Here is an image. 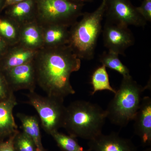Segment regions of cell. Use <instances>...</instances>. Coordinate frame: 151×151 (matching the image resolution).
Masks as SVG:
<instances>
[{
  "label": "cell",
  "mask_w": 151,
  "mask_h": 151,
  "mask_svg": "<svg viewBox=\"0 0 151 151\" xmlns=\"http://www.w3.org/2000/svg\"><path fill=\"white\" fill-rule=\"evenodd\" d=\"M81 60L68 45L40 49L33 60L37 84L47 96L64 100L75 93L70 77L80 69Z\"/></svg>",
  "instance_id": "1"
},
{
  "label": "cell",
  "mask_w": 151,
  "mask_h": 151,
  "mask_svg": "<svg viewBox=\"0 0 151 151\" xmlns=\"http://www.w3.org/2000/svg\"><path fill=\"white\" fill-rule=\"evenodd\" d=\"M106 118L99 105L77 100L66 107L63 128L72 137L90 140L102 133Z\"/></svg>",
  "instance_id": "2"
},
{
  "label": "cell",
  "mask_w": 151,
  "mask_h": 151,
  "mask_svg": "<svg viewBox=\"0 0 151 151\" xmlns=\"http://www.w3.org/2000/svg\"><path fill=\"white\" fill-rule=\"evenodd\" d=\"M105 9L106 0H102L95 11L83 14L82 19L70 27L68 45L81 60H91L94 58L97 40L102 31Z\"/></svg>",
  "instance_id": "3"
},
{
  "label": "cell",
  "mask_w": 151,
  "mask_h": 151,
  "mask_svg": "<svg viewBox=\"0 0 151 151\" xmlns=\"http://www.w3.org/2000/svg\"><path fill=\"white\" fill-rule=\"evenodd\" d=\"M146 88L138 84L131 75L123 77L119 89L105 110L107 118L116 126H127L134 119Z\"/></svg>",
  "instance_id": "4"
},
{
  "label": "cell",
  "mask_w": 151,
  "mask_h": 151,
  "mask_svg": "<svg viewBox=\"0 0 151 151\" xmlns=\"http://www.w3.org/2000/svg\"><path fill=\"white\" fill-rule=\"evenodd\" d=\"M35 20L41 26L61 24L70 27L83 14L84 3L66 0H35Z\"/></svg>",
  "instance_id": "5"
},
{
  "label": "cell",
  "mask_w": 151,
  "mask_h": 151,
  "mask_svg": "<svg viewBox=\"0 0 151 151\" xmlns=\"http://www.w3.org/2000/svg\"><path fill=\"white\" fill-rule=\"evenodd\" d=\"M27 103L32 106L38 114L44 130L51 135L54 132L63 128L66 107L64 100L43 96L35 92L27 94Z\"/></svg>",
  "instance_id": "6"
},
{
  "label": "cell",
  "mask_w": 151,
  "mask_h": 151,
  "mask_svg": "<svg viewBox=\"0 0 151 151\" xmlns=\"http://www.w3.org/2000/svg\"><path fill=\"white\" fill-rule=\"evenodd\" d=\"M105 16L107 21L127 27H144L147 24L130 0H106Z\"/></svg>",
  "instance_id": "7"
},
{
  "label": "cell",
  "mask_w": 151,
  "mask_h": 151,
  "mask_svg": "<svg viewBox=\"0 0 151 151\" xmlns=\"http://www.w3.org/2000/svg\"><path fill=\"white\" fill-rule=\"evenodd\" d=\"M102 32L105 47L119 55H125V51L134 43V37L129 27L106 21Z\"/></svg>",
  "instance_id": "8"
},
{
  "label": "cell",
  "mask_w": 151,
  "mask_h": 151,
  "mask_svg": "<svg viewBox=\"0 0 151 151\" xmlns=\"http://www.w3.org/2000/svg\"><path fill=\"white\" fill-rule=\"evenodd\" d=\"M3 72L13 92L22 89L35 92L37 84L33 60Z\"/></svg>",
  "instance_id": "9"
},
{
  "label": "cell",
  "mask_w": 151,
  "mask_h": 151,
  "mask_svg": "<svg viewBox=\"0 0 151 151\" xmlns=\"http://www.w3.org/2000/svg\"><path fill=\"white\" fill-rule=\"evenodd\" d=\"M91 151H137V147L129 139L112 132L108 135L101 133L88 143Z\"/></svg>",
  "instance_id": "10"
},
{
  "label": "cell",
  "mask_w": 151,
  "mask_h": 151,
  "mask_svg": "<svg viewBox=\"0 0 151 151\" xmlns=\"http://www.w3.org/2000/svg\"><path fill=\"white\" fill-rule=\"evenodd\" d=\"M135 134L141 139L143 145H151V98L143 97L139 108L134 119Z\"/></svg>",
  "instance_id": "11"
},
{
  "label": "cell",
  "mask_w": 151,
  "mask_h": 151,
  "mask_svg": "<svg viewBox=\"0 0 151 151\" xmlns=\"http://www.w3.org/2000/svg\"><path fill=\"white\" fill-rule=\"evenodd\" d=\"M17 105L14 92L7 99L0 102V139L8 138L18 131L13 113Z\"/></svg>",
  "instance_id": "12"
},
{
  "label": "cell",
  "mask_w": 151,
  "mask_h": 151,
  "mask_svg": "<svg viewBox=\"0 0 151 151\" xmlns=\"http://www.w3.org/2000/svg\"><path fill=\"white\" fill-rule=\"evenodd\" d=\"M37 51L26 48L19 43L10 46L3 55L0 70L4 72L33 60Z\"/></svg>",
  "instance_id": "13"
},
{
  "label": "cell",
  "mask_w": 151,
  "mask_h": 151,
  "mask_svg": "<svg viewBox=\"0 0 151 151\" xmlns=\"http://www.w3.org/2000/svg\"><path fill=\"white\" fill-rule=\"evenodd\" d=\"M41 27L43 47L52 48L68 45L69 39V27L56 24Z\"/></svg>",
  "instance_id": "14"
},
{
  "label": "cell",
  "mask_w": 151,
  "mask_h": 151,
  "mask_svg": "<svg viewBox=\"0 0 151 151\" xmlns=\"http://www.w3.org/2000/svg\"><path fill=\"white\" fill-rule=\"evenodd\" d=\"M19 44L32 50H38L43 47L42 27L36 21L20 27Z\"/></svg>",
  "instance_id": "15"
},
{
  "label": "cell",
  "mask_w": 151,
  "mask_h": 151,
  "mask_svg": "<svg viewBox=\"0 0 151 151\" xmlns=\"http://www.w3.org/2000/svg\"><path fill=\"white\" fill-rule=\"evenodd\" d=\"M8 17L21 26L35 20V0H26L8 7Z\"/></svg>",
  "instance_id": "16"
},
{
  "label": "cell",
  "mask_w": 151,
  "mask_h": 151,
  "mask_svg": "<svg viewBox=\"0 0 151 151\" xmlns=\"http://www.w3.org/2000/svg\"><path fill=\"white\" fill-rule=\"evenodd\" d=\"M17 116L21 123L22 132L32 140L37 151H46L42 141L40 122L37 117L22 113H18Z\"/></svg>",
  "instance_id": "17"
},
{
  "label": "cell",
  "mask_w": 151,
  "mask_h": 151,
  "mask_svg": "<svg viewBox=\"0 0 151 151\" xmlns=\"http://www.w3.org/2000/svg\"><path fill=\"white\" fill-rule=\"evenodd\" d=\"M91 84L93 90L92 95L98 91L108 90L115 94L116 90L113 89L110 84L109 75L106 70V67L102 65L94 70L91 78Z\"/></svg>",
  "instance_id": "18"
},
{
  "label": "cell",
  "mask_w": 151,
  "mask_h": 151,
  "mask_svg": "<svg viewBox=\"0 0 151 151\" xmlns=\"http://www.w3.org/2000/svg\"><path fill=\"white\" fill-rule=\"evenodd\" d=\"M20 27L8 17L6 19H2L0 24V37L9 46L18 44Z\"/></svg>",
  "instance_id": "19"
},
{
  "label": "cell",
  "mask_w": 151,
  "mask_h": 151,
  "mask_svg": "<svg viewBox=\"0 0 151 151\" xmlns=\"http://www.w3.org/2000/svg\"><path fill=\"white\" fill-rule=\"evenodd\" d=\"M119 56V55L113 52L105 51L100 55L99 60L102 65L117 71L123 76V77L129 76V70L122 63Z\"/></svg>",
  "instance_id": "20"
},
{
  "label": "cell",
  "mask_w": 151,
  "mask_h": 151,
  "mask_svg": "<svg viewBox=\"0 0 151 151\" xmlns=\"http://www.w3.org/2000/svg\"><path fill=\"white\" fill-rule=\"evenodd\" d=\"M52 137L58 146L62 151H91L89 149H84L81 147L76 138L57 131L52 133Z\"/></svg>",
  "instance_id": "21"
},
{
  "label": "cell",
  "mask_w": 151,
  "mask_h": 151,
  "mask_svg": "<svg viewBox=\"0 0 151 151\" xmlns=\"http://www.w3.org/2000/svg\"><path fill=\"white\" fill-rule=\"evenodd\" d=\"M14 146L15 151H37L32 140L22 131H18L16 133Z\"/></svg>",
  "instance_id": "22"
},
{
  "label": "cell",
  "mask_w": 151,
  "mask_h": 151,
  "mask_svg": "<svg viewBox=\"0 0 151 151\" xmlns=\"http://www.w3.org/2000/svg\"><path fill=\"white\" fill-rule=\"evenodd\" d=\"M13 92L4 73L0 70V102L7 99Z\"/></svg>",
  "instance_id": "23"
},
{
  "label": "cell",
  "mask_w": 151,
  "mask_h": 151,
  "mask_svg": "<svg viewBox=\"0 0 151 151\" xmlns=\"http://www.w3.org/2000/svg\"><path fill=\"white\" fill-rule=\"evenodd\" d=\"M138 12L146 22L151 21V0H144L140 6L137 7Z\"/></svg>",
  "instance_id": "24"
},
{
  "label": "cell",
  "mask_w": 151,
  "mask_h": 151,
  "mask_svg": "<svg viewBox=\"0 0 151 151\" xmlns=\"http://www.w3.org/2000/svg\"><path fill=\"white\" fill-rule=\"evenodd\" d=\"M16 133L8 138L6 140L0 143V151H15L14 146V140Z\"/></svg>",
  "instance_id": "25"
},
{
  "label": "cell",
  "mask_w": 151,
  "mask_h": 151,
  "mask_svg": "<svg viewBox=\"0 0 151 151\" xmlns=\"http://www.w3.org/2000/svg\"><path fill=\"white\" fill-rule=\"evenodd\" d=\"M9 45L0 37V55H4L9 47Z\"/></svg>",
  "instance_id": "26"
},
{
  "label": "cell",
  "mask_w": 151,
  "mask_h": 151,
  "mask_svg": "<svg viewBox=\"0 0 151 151\" xmlns=\"http://www.w3.org/2000/svg\"><path fill=\"white\" fill-rule=\"evenodd\" d=\"M24 1L26 0H4L3 9L8 7L10 6Z\"/></svg>",
  "instance_id": "27"
},
{
  "label": "cell",
  "mask_w": 151,
  "mask_h": 151,
  "mask_svg": "<svg viewBox=\"0 0 151 151\" xmlns=\"http://www.w3.org/2000/svg\"><path fill=\"white\" fill-rule=\"evenodd\" d=\"M66 1L84 3V2H85L92 1L93 0H66Z\"/></svg>",
  "instance_id": "28"
},
{
  "label": "cell",
  "mask_w": 151,
  "mask_h": 151,
  "mask_svg": "<svg viewBox=\"0 0 151 151\" xmlns=\"http://www.w3.org/2000/svg\"><path fill=\"white\" fill-rule=\"evenodd\" d=\"M2 3V0H0V9H1V7L3 9V7L1 6Z\"/></svg>",
  "instance_id": "29"
},
{
  "label": "cell",
  "mask_w": 151,
  "mask_h": 151,
  "mask_svg": "<svg viewBox=\"0 0 151 151\" xmlns=\"http://www.w3.org/2000/svg\"><path fill=\"white\" fill-rule=\"evenodd\" d=\"M144 151H151L150 148H149L147 149V150H145Z\"/></svg>",
  "instance_id": "30"
},
{
  "label": "cell",
  "mask_w": 151,
  "mask_h": 151,
  "mask_svg": "<svg viewBox=\"0 0 151 151\" xmlns=\"http://www.w3.org/2000/svg\"><path fill=\"white\" fill-rule=\"evenodd\" d=\"M1 20H2V19H0V24H1Z\"/></svg>",
  "instance_id": "31"
}]
</instances>
